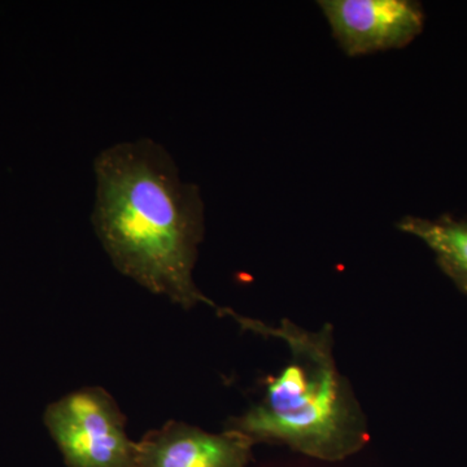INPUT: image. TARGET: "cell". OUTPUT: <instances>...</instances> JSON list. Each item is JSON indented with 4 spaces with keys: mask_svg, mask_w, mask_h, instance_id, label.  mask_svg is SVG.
<instances>
[{
    "mask_svg": "<svg viewBox=\"0 0 467 467\" xmlns=\"http://www.w3.org/2000/svg\"><path fill=\"white\" fill-rule=\"evenodd\" d=\"M318 5L352 57L407 47L425 27V9L413 0H322Z\"/></svg>",
    "mask_w": 467,
    "mask_h": 467,
    "instance_id": "4",
    "label": "cell"
},
{
    "mask_svg": "<svg viewBox=\"0 0 467 467\" xmlns=\"http://www.w3.org/2000/svg\"><path fill=\"white\" fill-rule=\"evenodd\" d=\"M91 223L112 265L143 288L190 310L223 313L193 281L205 234L198 184L186 182L162 144L140 138L94 159Z\"/></svg>",
    "mask_w": 467,
    "mask_h": 467,
    "instance_id": "1",
    "label": "cell"
},
{
    "mask_svg": "<svg viewBox=\"0 0 467 467\" xmlns=\"http://www.w3.org/2000/svg\"><path fill=\"white\" fill-rule=\"evenodd\" d=\"M243 330L282 340L290 358L276 376L267 378L263 398L225 430L259 442L282 444L325 462H340L368 444L367 418L334 358L330 325L306 330L288 319L269 326L226 308Z\"/></svg>",
    "mask_w": 467,
    "mask_h": 467,
    "instance_id": "2",
    "label": "cell"
},
{
    "mask_svg": "<svg viewBox=\"0 0 467 467\" xmlns=\"http://www.w3.org/2000/svg\"><path fill=\"white\" fill-rule=\"evenodd\" d=\"M137 444V467H248L254 447L232 430L213 434L180 420L150 430Z\"/></svg>",
    "mask_w": 467,
    "mask_h": 467,
    "instance_id": "5",
    "label": "cell"
},
{
    "mask_svg": "<svg viewBox=\"0 0 467 467\" xmlns=\"http://www.w3.org/2000/svg\"><path fill=\"white\" fill-rule=\"evenodd\" d=\"M43 422L67 467H137L138 444L126 417L101 387H84L51 402Z\"/></svg>",
    "mask_w": 467,
    "mask_h": 467,
    "instance_id": "3",
    "label": "cell"
},
{
    "mask_svg": "<svg viewBox=\"0 0 467 467\" xmlns=\"http://www.w3.org/2000/svg\"><path fill=\"white\" fill-rule=\"evenodd\" d=\"M396 226L400 232L425 243L434 252L441 272L467 296V220L451 214L435 220L405 216Z\"/></svg>",
    "mask_w": 467,
    "mask_h": 467,
    "instance_id": "6",
    "label": "cell"
}]
</instances>
